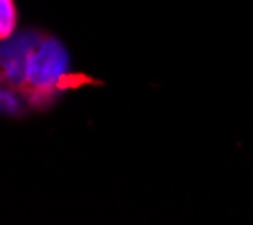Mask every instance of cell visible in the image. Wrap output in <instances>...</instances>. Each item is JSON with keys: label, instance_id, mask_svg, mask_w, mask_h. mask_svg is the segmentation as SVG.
<instances>
[{"label": "cell", "instance_id": "6da1fadb", "mask_svg": "<svg viewBox=\"0 0 253 225\" xmlns=\"http://www.w3.org/2000/svg\"><path fill=\"white\" fill-rule=\"evenodd\" d=\"M70 54L59 38L25 30L0 41V86L43 108L68 84Z\"/></svg>", "mask_w": 253, "mask_h": 225}, {"label": "cell", "instance_id": "7a4b0ae2", "mask_svg": "<svg viewBox=\"0 0 253 225\" xmlns=\"http://www.w3.org/2000/svg\"><path fill=\"white\" fill-rule=\"evenodd\" d=\"M16 23H18L16 2L14 0H0V41H5L14 34Z\"/></svg>", "mask_w": 253, "mask_h": 225}]
</instances>
